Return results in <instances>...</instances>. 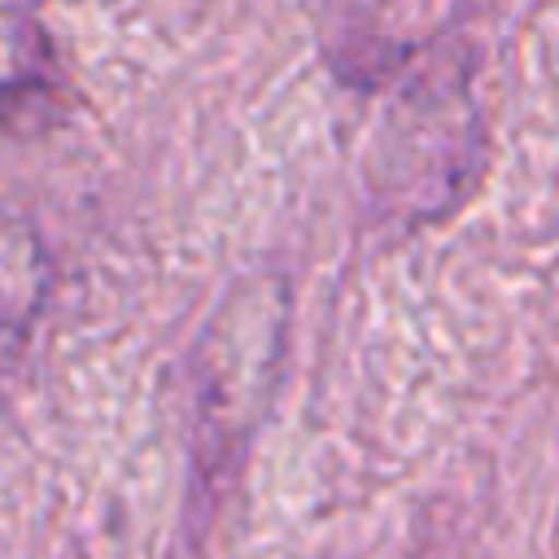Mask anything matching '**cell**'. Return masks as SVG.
I'll use <instances>...</instances> for the list:
<instances>
[{
	"label": "cell",
	"mask_w": 559,
	"mask_h": 559,
	"mask_svg": "<svg viewBox=\"0 0 559 559\" xmlns=\"http://www.w3.org/2000/svg\"><path fill=\"white\" fill-rule=\"evenodd\" d=\"M293 288L284 275L236 280L192 345V502L205 524L231 489L288 367Z\"/></svg>",
	"instance_id": "6da1fadb"
},
{
	"label": "cell",
	"mask_w": 559,
	"mask_h": 559,
	"mask_svg": "<svg viewBox=\"0 0 559 559\" xmlns=\"http://www.w3.org/2000/svg\"><path fill=\"white\" fill-rule=\"evenodd\" d=\"M367 153L371 210L419 231L445 223L480 183L485 118L472 92L467 52H415Z\"/></svg>",
	"instance_id": "7a4b0ae2"
},
{
	"label": "cell",
	"mask_w": 559,
	"mask_h": 559,
	"mask_svg": "<svg viewBox=\"0 0 559 559\" xmlns=\"http://www.w3.org/2000/svg\"><path fill=\"white\" fill-rule=\"evenodd\" d=\"M52 266L31 223L0 218V362H13L48 301Z\"/></svg>",
	"instance_id": "3957f363"
},
{
	"label": "cell",
	"mask_w": 559,
	"mask_h": 559,
	"mask_svg": "<svg viewBox=\"0 0 559 559\" xmlns=\"http://www.w3.org/2000/svg\"><path fill=\"white\" fill-rule=\"evenodd\" d=\"M61 122V92L44 74H22L0 83V135H44Z\"/></svg>",
	"instance_id": "277c9868"
},
{
	"label": "cell",
	"mask_w": 559,
	"mask_h": 559,
	"mask_svg": "<svg viewBox=\"0 0 559 559\" xmlns=\"http://www.w3.org/2000/svg\"><path fill=\"white\" fill-rule=\"evenodd\" d=\"M384 4L389 0H332V9H341V13H376Z\"/></svg>",
	"instance_id": "5b68a950"
}]
</instances>
